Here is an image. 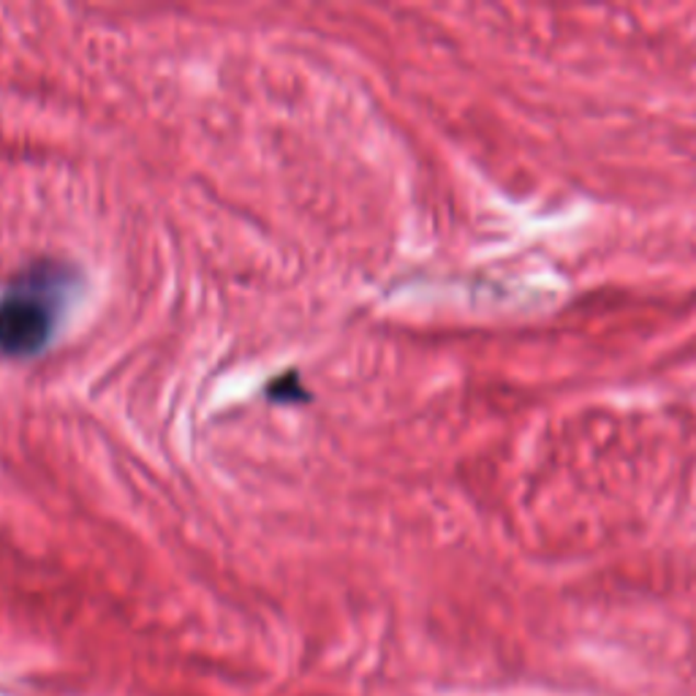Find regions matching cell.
<instances>
[{
  "instance_id": "obj_1",
  "label": "cell",
  "mask_w": 696,
  "mask_h": 696,
  "mask_svg": "<svg viewBox=\"0 0 696 696\" xmlns=\"http://www.w3.org/2000/svg\"><path fill=\"white\" fill-rule=\"evenodd\" d=\"M64 281L60 270L42 264L16 278L0 297V351L31 356L42 351L58 324Z\"/></svg>"
}]
</instances>
